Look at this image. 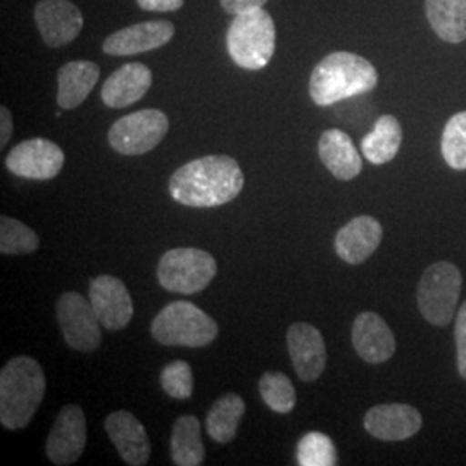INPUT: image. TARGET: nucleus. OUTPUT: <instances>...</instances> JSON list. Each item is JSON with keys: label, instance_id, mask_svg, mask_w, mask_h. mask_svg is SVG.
I'll return each instance as SVG.
<instances>
[{"label": "nucleus", "instance_id": "f8f14e48", "mask_svg": "<svg viewBox=\"0 0 466 466\" xmlns=\"http://www.w3.org/2000/svg\"><path fill=\"white\" fill-rule=\"evenodd\" d=\"M90 304L107 330L125 329L134 317V300L127 285L111 275H100L90 282Z\"/></svg>", "mask_w": 466, "mask_h": 466}, {"label": "nucleus", "instance_id": "a878e982", "mask_svg": "<svg viewBox=\"0 0 466 466\" xmlns=\"http://www.w3.org/2000/svg\"><path fill=\"white\" fill-rule=\"evenodd\" d=\"M171 460L178 466H199L204 463V444L199 418L185 415L177 420L171 432Z\"/></svg>", "mask_w": 466, "mask_h": 466}, {"label": "nucleus", "instance_id": "7c9ffc66", "mask_svg": "<svg viewBox=\"0 0 466 466\" xmlns=\"http://www.w3.org/2000/svg\"><path fill=\"white\" fill-rule=\"evenodd\" d=\"M163 390L173 400H188L194 392V375L192 368L182 360L167 363L161 371Z\"/></svg>", "mask_w": 466, "mask_h": 466}, {"label": "nucleus", "instance_id": "2eb2a0df", "mask_svg": "<svg viewBox=\"0 0 466 466\" xmlns=\"http://www.w3.org/2000/svg\"><path fill=\"white\" fill-rule=\"evenodd\" d=\"M423 418L417 408L410 404H379L365 417V429L375 439L385 442L406 441L420 432Z\"/></svg>", "mask_w": 466, "mask_h": 466}, {"label": "nucleus", "instance_id": "4be33fe9", "mask_svg": "<svg viewBox=\"0 0 466 466\" xmlns=\"http://www.w3.org/2000/svg\"><path fill=\"white\" fill-rule=\"evenodd\" d=\"M100 69L92 61H71L57 73V104L61 109H75L99 82Z\"/></svg>", "mask_w": 466, "mask_h": 466}, {"label": "nucleus", "instance_id": "72a5a7b5", "mask_svg": "<svg viewBox=\"0 0 466 466\" xmlns=\"http://www.w3.org/2000/svg\"><path fill=\"white\" fill-rule=\"evenodd\" d=\"M144 11L156 13H171L184 5V0H137Z\"/></svg>", "mask_w": 466, "mask_h": 466}, {"label": "nucleus", "instance_id": "dca6fc26", "mask_svg": "<svg viewBox=\"0 0 466 466\" xmlns=\"http://www.w3.org/2000/svg\"><path fill=\"white\" fill-rule=\"evenodd\" d=\"M352 346L363 361L370 365H379L394 356L396 337L382 317L365 311L354 319Z\"/></svg>", "mask_w": 466, "mask_h": 466}, {"label": "nucleus", "instance_id": "f3484780", "mask_svg": "<svg viewBox=\"0 0 466 466\" xmlns=\"http://www.w3.org/2000/svg\"><path fill=\"white\" fill-rule=\"evenodd\" d=\"M104 427L125 463L147 465L150 458L149 435L138 418L130 411H115L106 418Z\"/></svg>", "mask_w": 466, "mask_h": 466}, {"label": "nucleus", "instance_id": "aec40b11", "mask_svg": "<svg viewBox=\"0 0 466 466\" xmlns=\"http://www.w3.org/2000/svg\"><path fill=\"white\" fill-rule=\"evenodd\" d=\"M152 73L142 63H130L116 69L102 86L100 97L107 107L123 109L142 99L149 92Z\"/></svg>", "mask_w": 466, "mask_h": 466}, {"label": "nucleus", "instance_id": "6ab92c4d", "mask_svg": "<svg viewBox=\"0 0 466 466\" xmlns=\"http://www.w3.org/2000/svg\"><path fill=\"white\" fill-rule=\"evenodd\" d=\"M382 237V225L375 218H354L337 233L335 252L348 265H361L379 249Z\"/></svg>", "mask_w": 466, "mask_h": 466}, {"label": "nucleus", "instance_id": "f257e3e1", "mask_svg": "<svg viewBox=\"0 0 466 466\" xmlns=\"http://www.w3.org/2000/svg\"><path fill=\"white\" fill-rule=\"evenodd\" d=\"M244 188V173L230 156H206L178 167L169 180L171 198L188 208H218Z\"/></svg>", "mask_w": 466, "mask_h": 466}, {"label": "nucleus", "instance_id": "2f4dec72", "mask_svg": "<svg viewBox=\"0 0 466 466\" xmlns=\"http://www.w3.org/2000/svg\"><path fill=\"white\" fill-rule=\"evenodd\" d=\"M456 352H458V371L466 380V302L460 308L454 325Z\"/></svg>", "mask_w": 466, "mask_h": 466}, {"label": "nucleus", "instance_id": "ddd939ff", "mask_svg": "<svg viewBox=\"0 0 466 466\" xmlns=\"http://www.w3.org/2000/svg\"><path fill=\"white\" fill-rule=\"evenodd\" d=\"M287 348L294 370L302 382H315L327 367L323 335L309 323H294L287 330Z\"/></svg>", "mask_w": 466, "mask_h": 466}, {"label": "nucleus", "instance_id": "f03ea898", "mask_svg": "<svg viewBox=\"0 0 466 466\" xmlns=\"http://www.w3.org/2000/svg\"><path fill=\"white\" fill-rule=\"evenodd\" d=\"M47 380L38 361L28 356L9 360L0 371V423L21 431L34 420L46 398Z\"/></svg>", "mask_w": 466, "mask_h": 466}, {"label": "nucleus", "instance_id": "1a4fd4ad", "mask_svg": "<svg viewBox=\"0 0 466 466\" xmlns=\"http://www.w3.org/2000/svg\"><path fill=\"white\" fill-rule=\"evenodd\" d=\"M57 321L67 346L82 352L99 350L100 321L92 304L82 294L66 292L57 300Z\"/></svg>", "mask_w": 466, "mask_h": 466}, {"label": "nucleus", "instance_id": "bb28decb", "mask_svg": "<svg viewBox=\"0 0 466 466\" xmlns=\"http://www.w3.org/2000/svg\"><path fill=\"white\" fill-rule=\"evenodd\" d=\"M259 394L268 408L275 413L287 415L296 406V389L290 379L279 371H268L259 380Z\"/></svg>", "mask_w": 466, "mask_h": 466}, {"label": "nucleus", "instance_id": "0eeeda50", "mask_svg": "<svg viewBox=\"0 0 466 466\" xmlns=\"http://www.w3.org/2000/svg\"><path fill=\"white\" fill-rule=\"evenodd\" d=\"M461 271L448 261L433 263L423 271L418 283L417 299L420 313L429 323L437 327L450 323L461 294Z\"/></svg>", "mask_w": 466, "mask_h": 466}, {"label": "nucleus", "instance_id": "423d86ee", "mask_svg": "<svg viewBox=\"0 0 466 466\" xmlns=\"http://www.w3.org/2000/svg\"><path fill=\"white\" fill-rule=\"evenodd\" d=\"M218 273L217 259L202 249L180 248L163 254L157 267V280L173 294H198Z\"/></svg>", "mask_w": 466, "mask_h": 466}, {"label": "nucleus", "instance_id": "9b49d317", "mask_svg": "<svg viewBox=\"0 0 466 466\" xmlns=\"http://www.w3.org/2000/svg\"><path fill=\"white\" fill-rule=\"evenodd\" d=\"M86 446V418L78 404H67L56 418L47 439V458L54 465L76 463Z\"/></svg>", "mask_w": 466, "mask_h": 466}, {"label": "nucleus", "instance_id": "6e6552de", "mask_svg": "<svg viewBox=\"0 0 466 466\" xmlns=\"http://www.w3.org/2000/svg\"><path fill=\"white\" fill-rule=\"evenodd\" d=\"M169 128V119L159 109H142L119 117L109 130V144L123 156H142L159 146Z\"/></svg>", "mask_w": 466, "mask_h": 466}, {"label": "nucleus", "instance_id": "f704fd0d", "mask_svg": "<svg viewBox=\"0 0 466 466\" xmlns=\"http://www.w3.org/2000/svg\"><path fill=\"white\" fill-rule=\"evenodd\" d=\"M11 137H13V116H11V111L5 106H2L0 107V147L2 149L7 146Z\"/></svg>", "mask_w": 466, "mask_h": 466}, {"label": "nucleus", "instance_id": "39448f33", "mask_svg": "<svg viewBox=\"0 0 466 466\" xmlns=\"http://www.w3.org/2000/svg\"><path fill=\"white\" fill-rule=\"evenodd\" d=\"M154 340L163 346L199 350L209 346L218 337L213 318L187 300H175L163 308L150 325Z\"/></svg>", "mask_w": 466, "mask_h": 466}, {"label": "nucleus", "instance_id": "393cba45", "mask_svg": "<svg viewBox=\"0 0 466 466\" xmlns=\"http://www.w3.org/2000/svg\"><path fill=\"white\" fill-rule=\"evenodd\" d=\"M246 413V402L238 394H225L215 400L208 417L206 431L218 444L232 442L238 431V423Z\"/></svg>", "mask_w": 466, "mask_h": 466}, {"label": "nucleus", "instance_id": "473e14b6", "mask_svg": "<svg viewBox=\"0 0 466 466\" xmlns=\"http://www.w3.org/2000/svg\"><path fill=\"white\" fill-rule=\"evenodd\" d=\"M219 2H221V7L225 9V13L237 16V15H242L250 9L263 7L268 0H219Z\"/></svg>", "mask_w": 466, "mask_h": 466}, {"label": "nucleus", "instance_id": "c756f323", "mask_svg": "<svg viewBox=\"0 0 466 466\" xmlns=\"http://www.w3.org/2000/svg\"><path fill=\"white\" fill-rule=\"evenodd\" d=\"M337 450L329 435L321 432H308L302 435L298 444V465L333 466L337 465Z\"/></svg>", "mask_w": 466, "mask_h": 466}, {"label": "nucleus", "instance_id": "cd10ccee", "mask_svg": "<svg viewBox=\"0 0 466 466\" xmlns=\"http://www.w3.org/2000/svg\"><path fill=\"white\" fill-rule=\"evenodd\" d=\"M40 238L28 225L11 217L0 218V252L5 256L30 254L38 249Z\"/></svg>", "mask_w": 466, "mask_h": 466}, {"label": "nucleus", "instance_id": "c85d7f7f", "mask_svg": "<svg viewBox=\"0 0 466 466\" xmlns=\"http://www.w3.org/2000/svg\"><path fill=\"white\" fill-rule=\"evenodd\" d=\"M441 150L452 169H466V111L451 117L444 127Z\"/></svg>", "mask_w": 466, "mask_h": 466}, {"label": "nucleus", "instance_id": "b1692460", "mask_svg": "<svg viewBox=\"0 0 466 466\" xmlns=\"http://www.w3.org/2000/svg\"><path fill=\"white\" fill-rule=\"evenodd\" d=\"M402 128L398 117L383 115L377 119L373 130L363 138L361 152L371 165H385L400 152Z\"/></svg>", "mask_w": 466, "mask_h": 466}, {"label": "nucleus", "instance_id": "412c9836", "mask_svg": "<svg viewBox=\"0 0 466 466\" xmlns=\"http://www.w3.org/2000/svg\"><path fill=\"white\" fill-rule=\"evenodd\" d=\"M318 154L321 163L337 180L350 182L363 169V159L354 147L352 138L339 128L323 132L318 144Z\"/></svg>", "mask_w": 466, "mask_h": 466}, {"label": "nucleus", "instance_id": "20e7f679", "mask_svg": "<svg viewBox=\"0 0 466 466\" xmlns=\"http://www.w3.org/2000/svg\"><path fill=\"white\" fill-rule=\"evenodd\" d=\"M275 23L263 7L233 17L227 34V49L237 66L258 71L268 66L275 54Z\"/></svg>", "mask_w": 466, "mask_h": 466}, {"label": "nucleus", "instance_id": "9d476101", "mask_svg": "<svg viewBox=\"0 0 466 466\" xmlns=\"http://www.w3.org/2000/svg\"><path fill=\"white\" fill-rule=\"evenodd\" d=\"M65 167V152L47 138H30L17 144L5 157V167L21 178L52 180Z\"/></svg>", "mask_w": 466, "mask_h": 466}, {"label": "nucleus", "instance_id": "7ed1b4c3", "mask_svg": "<svg viewBox=\"0 0 466 466\" xmlns=\"http://www.w3.org/2000/svg\"><path fill=\"white\" fill-rule=\"evenodd\" d=\"M377 84L379 73L365 57L352 52H332L313 69L309 96L317 106H333L368 94Z\"/></svg>", "mask_w": 466, "mask_h": 466}, {"label": "nucleus", "instance_id": "a211bd4d", "mask_svg": "<svg viewBox=\"0 0 466 466\" xmlns=\"http://www.w3.org/2000/svg\"><path fill=\"white\" fill-rule=\"evenodd\" d=\"M175 35L169 21H146L127 26L104 40L102 49L109 56H135L167 46Z\"/></svg>", "mask_w": 466, "mask_h": 466}, {"label": "nucleus", "instance_id": "5701e85b", "mask_svg": "<svg viewBox=\"0 0 466 466\" xmlns=\"http://www.w3.org/2000/svg\"><path fill=\"white\" fill-rule=\"evenodd\" d=\"M425 11L433 32L450 44L466 40V0H427Z\"/></svg>", "mask_w": 466, "mask_h": 466}, {"label": "nucleus", "instance_id": "4468645a", "mask_svg": "<svg viewBox=\"0 0 466 466\" xmlns=\"http://www.w3.org/2000/svg\"><path fill=\"white\" fill-rule=\"evenodd\" d=\"M35 21L49 47L71 44L84 28L82 11L69 0H40L35 5Z\"/></svg>", "mask_w": 466, "mask_h": 466}]
</instances>
